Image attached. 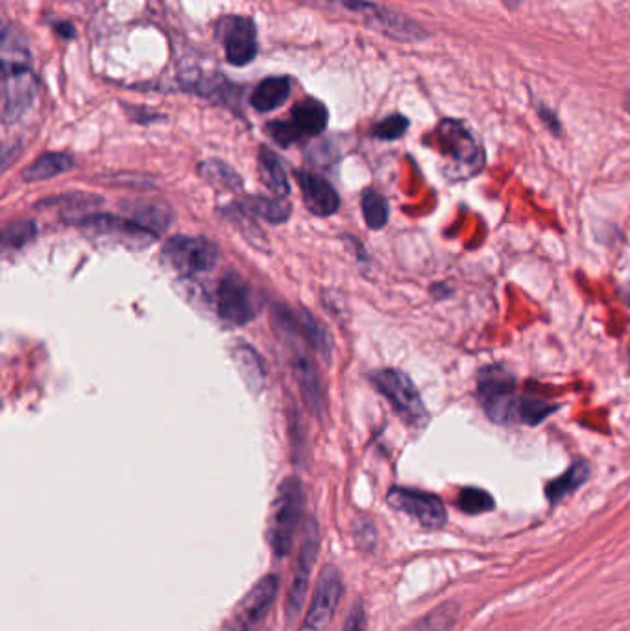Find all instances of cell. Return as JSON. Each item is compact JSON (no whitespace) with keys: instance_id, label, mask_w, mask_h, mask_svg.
Wrapping results in <instances>:
<instances>
[{"instance_id":"cell-1","label":"cell","mask_w":630,"mask_h":631,"mask_svg":"<svg viewBox=\"0 0 630 631\" xmlns=\"http://www.w3.org/2000/svg\"><path fill=\"white\" fill-rule=\"evenodd\" d=\"M479 397L488 418L506 426L538 425L559 407L514 392V381L501 367H487L479 375Z\"/></svg>"},{"instance_id":"cell-2","label":"cell","mask_w":630,"mask_h":631,"mask_svg":"<svg viewBox=\"0 0 630 631\" xmlns=\"http://www.w3.org/2000/svg\"><path fill=\"white\" fill-rule=\"evenodd\" d=\"M37 80L32 54L13 26L2 32V120L13 125L36 101Z\"/></svg>"},{"instance_id":"cell-3","label":"cell","mask_w":630,"mask_h":631,"mask_svg":"<svg viewBox=\"0 0 630 631\" xmlns=\"http://www.w3.org/2000/svg\"><path fill=\"white\" fill-rule=\"evenodd\" d=\"M302 2L322 12L350 17L351 21H358L366 28L375 30L396 42L417 43L429 36L423 26L415 23L412 19L405 17L401 13L393 12L375 2H366V0H302Z\"/></svg>"},{"instance_id":"cell-4","label":"cell","mask_w":630,"mask_h":631,"mask_svg":"<svg viewBox=\"0 0 630 631\" xmlns=\"http://www.w3.org/2000/svg\"><path fill=\"white\" fill-rule=\"evenodd\" d=\"M434 141L447 161V176L453 182L470 179L482 171L485 154L481 144L460 120H442L434 130Z\"/></svg>"},{"instance_id":"cell-5","label":"cell","mask_w":630,"mask_h":631,"mask_svg":"<svg viewBox=\"0 0 630 631\" xmlns=\"http://www.w3.org/2000/svg\"><path fill=\"white\" fill-rule=\"evenodd\" d=\"M302 515H304V488L296 477H289L278 488L268 523L267 539L273 556L278 558L289 556Z\"/></svg>"},{"instance_id":"cell-6","label":"cell","mask_w":630,"mask_h":631,"mask_svg":"<svg viewBox=\"0 0 630 631\" xmlns=\"http://www.w3.org/2000/svg\"><path fill=\"white\" fill-rule=\"evenodd\" d=\"M163 260L184 278L208 273L219 262V248L203 236L178 235L163 246Z\"/></svg>"},{"instance_id":"cell-7","label":"cell","mask_w":630,"mask_h":631,"mask_svg":"<svg viewBox=\"0 0 630 631\" xmlns=\"http://www.w3.org/2000/svg\"><path fill=\"white\" fill-rule=\"evenodd\" d=\"M372 383L383 396L387 397L388 401L393 402L394 410L409 425H422L428 419V410L423 405L422 396L409 375H405L399 370H380V372L372 373Z\"/></svg>"},{"instance_id":"cell-8","label":"cell","mask_w":630,"mask_h":631,"mask_svg":"<svg viewBox=\"0 0 630 631\" xmlns=\"http://www.w3.org/2000/svg\"><path fill=\"white\" fill-rule=\"evenodd\" d=\"M318 549H320V530H318V523H316L315 517H310L305 521L296 569H294L292 584L289 587V595H287L285 614L289 620L296 619L298 614L304 608Z\"/></svg>"},{"instance_id":"cell-9","label":"cell","mask_w":630,"mask_h":631,"mask_svg":"<svg viewBox=\"0 0 630 631\" xmlns=\"http://www.w3.org/2000/svg\"><path fill=\"white\" fill-rule=\"evenodd\" d=\"M280 591V579L276 574H267L259 580L254 589L244 596L233 611L232 617L222 626V631H252L267 617L268 611L276 603Z\"/></svg>"},{"instance_id":"cell-10","label":"cell","mask_w":630,"mask_h":631,"mask_svg":"<svg viewBox=\"0 0 630 631\" xmlns=\"http://www.w3.org/2000/svg\"><path fill=\"white\" fill-rule=\"evenodd\" d=\"M387 502L394 510L418 521L428 530H439L447 523L444 502L436 495L409 488H393L388 491Z\"/></svg>"},{"instance_id":"cell-11","label":"cell","mask_w":630,"mask_h":631,"mask_svg":"<svg viewBox=\"0 0 630 631\" xmlns=\"http://www.w3.org/2000/svg\"><path fill=\"white\" fill-rule=\"evenodd\" d=\"M219 36L226 59L235 67L252 63L259 52L257 28L254 19L246 15H226L219 23Z\"/></svg>"},{"instance_id":"cell-12","label":"cell","mask_w":630,"mask_h":631,"mask_svg":"<svg viewBox=\"0 0 630 631\" xmlns=\"http://www.w3.org/2000/svg\"><path fill=\"white\" fill-rule=\"evenodd\" d=\"M342 598V576L335 565H326L322 569L318 582H316L311 608L305 615L304 624L300 631H322L334 619L335 611L339 608Z\"/></svg>"},{"instance_id":"cell-13","label":"cell","mask_w":630,"mask_h":631,"mask_svg":"<svg viewBox=\"0 0 630 631\" xmlns=\"http://www.w3.org/2000/svg\"><path fill=\"white\" fill-rule=\"evenodd\" d=\"M217 313L226 324L246 325L254 319V302L248 284L237 276H226L217 290Z\"/></svg>"},{"instance_id":"cell-14","label":"cell","mask_w":630,"mask_h":631,"mask_svg":"<svg viewBox=\"0 0 630 631\" xmlns=\"http://www.w3.org/2000/svg\"><path fill=\"white\" fill-rule=\"evenodd\" d=\"M291 366L305 405L311 408V412L320 416L322 408H324L320 378L316 373L315 364L311 362L310 354L305 353L298 342L294 343V340L291 343Z\"/></svg>"},{"instance_id":"cell-15","label":"cell","mask_w":630,"mask_h":631,"mask_svg":"<svg viewBox=\"0 0 630 631\" xmlns=\"http://www.w3.org/2000/svg\"><path fill=\"white\" fill-rule=\"evenodd\" d=\"M298 185L304 196V203L316 217H331L339 211L340 200L337 190L326 179L313 172H296Z\"/></svg>"},{"instance_id":"cell-16","label":"cell","mask_w":630,"mask_h":631,"mask_svg":"<svg viewBox=\"0 0 630 631\" xmlns=\"http://www.w3.org/2000/svg\"><path fill=\"white\" fill-rule=\"evenodd\" d=\"M327 120H329L327 107L316 98H304L298 102L289 115V122L294 126L300 139L320 136L322 131L327 128Z\"/></svg>"},{"instance_id":"cell-17","label":"cell","mask_w":630,"mask_h":631,"mask_svg":"<svg viewBox=\"0 0 630 631\" xmlns=\"http://www.w3.org/2000/svg\"><path fill=\"white\" fill-rule=\"evenodd\" d=\"M292 83L289 77H270L262 80L250 96V104L256 112L268 113L283 106L291 96Z\"/></svg>"},{"instance_id":"cell-18","label":"cell","mask_w":630,"mask_h":631,"mask_svg":"<svg viewBox=\"0 0 630 631\" xmlns=\"http://www.w3.org/2000/svg\"><path fill=\"white\" fill-rule=\"evenodd\" d=\"M257 171L261 177V184L267 187L272 195L285 198L289 195V177L285 168L281 165L280 157L273 154L272 150L267 147L259 148V157H257Z\"/></svg>"},{"instance_id":"cell-19","label":"cell","mask_w":630,"mask_h":631,"mask_svg":"<svg viewBox=\"0 0 630 631\" xmlns=\"http://www.w3.org/2000/svg\"><path fill=\"white\" fill-rule=\"evenodd\" d=\"M74 168V157L69 154H60V152H48L37 157L31 166H26L23 172V179L26 184H37V182H45V179H52V177L66 174V172Z\"/></svg>"},{"instance_id":"cell-20","label":"cell","mask_w":630,"mask_h":631,"mask_svg":"<svg viewBox=\"0 0 630 631\" xmlns=\"http://www.w3.org/2000/svg\"><path fill=\"white\" fill-rule=\"evenodd\" d=\"M588 464L586 461H575L564 475H560L559 478H555L553 482L547 484V501L551 502V504H559L565 495L579 490L588 480Z\"/></svg>"},{"instance_id":"cell-21","label":"cell","mask_w":630,"mask_h":631,"mask_svg":"<svg viewBox=\"0 0 630 631\" xmlns=\"http://www.w3.org/2000/svg\"><path fill=\"white\" fill-rule=\"evenodd\" d=\"M246 211L256 214L259 219L267 220L270 224H283L291 217V203L285 198H267V196H254L244 201Z\"/></svg>"},{"instance_id":"cell-22","label":"cell","mask_w":630,"mask_h":631,"mask_svg":"<svg viewBox=\"0 0 630 631\" xmlns=\"http://www.w3.org/2000/svg\"><path fill=\"white\" fill-rule=\"evenodd\" d=\"M458 614L460 609L457 603H444L428 615H423L422 619H418L405 631H452L457 624Z\"/></svg>"},{"instance_id":"cell-23","label":"cell","mask_w":630,"mask_h":631,"mask_svg":"<svg viewBox=\"0 0 630 631\" xmlns=\"http://www.w3.org/2000/svg\"><path fill=\"white\" fill-rule=\"evenodd\" d=\"M235 364L243 375L244 383L248 384V388L259 394L265 388V370L256 351L246 346H238L235 349Z\"/></svg>"},{"instance_id":"cell-24","label":"cell","mask_w":630,"mask_h":631,"mask_svg":"<svg viewBox=\"0 0 630 631\" xmlns=\"http://www.w3.org/2000/svg\"><path fill=\"white\" fill-rule=\"evenodd\" d=\"M361 209H363L364 222L370 230H383L388 222V201L385 196L377 192V190H366L361 200Z\"/></svg>"},{"instance_id":"cell-25","label":"cell","mask_w":630,"mask_h":631,"mask_svg":"<svg viewBox=\"0 0 630 631\" xmlns=\"http://www.w3.org/2000/svg\"><path fill=\"white\" fill-rule=\"evenodd\" d=\"M200 174H202V177H206L208 182L222 185L224 189H243V179H241V176H238L237 172L233 171L232 166L222 163V161H203L202 165H200Z\"/></svg>"},{"instance_id":"cell-26","label":"cell","mask_w":630,"mask_h":631,"mask_svg":"<svg viewBox=\"0 0 630 631\" xmlns=\"http://www.w3.org/2000/svg\"><path fill=\"white\" fill-rule=\"evenodd\" d=\"M457 507L468 515H481L495 507L494 496L479 488H464L457 496Z\"/></svg>"},{"instance_id":"cell-27","label":"cell","mask_w":630,"mask_h":631,"mask_svg":"<svg viewBox=\"0 0 630 631\" xmlns=\"http://www.w3.org/2000/svg\"><path fill=\"white\" fill-rule=\"evenodd\" d=\"M298 322H300V329L307 338V342L313 346L316 353L320 354L322 359H331V338L326 330L322 329V325L307 313L302 314Z\"/></svg>"},{"instance_id":"cell-28","label":"cell","mask_w":630,"mask_h":631,"mask_svg":"<svg viewBox=\"0 0 630 631\" xmlns=\"http://www.w3.org/2000/svg\"><path fill=\"white\" fill-rule=\"evenodd\" d=\"M407 130H409V118L396 113L377 122L372 130V136L380 141H396L399 137H404Z\"/></svg>"},{"instance_id":"cell-29","label":"cell","mask_w":630,"mask_h":631,"mask_svg":"<svg viewBox=\"0 0 630 631\" xmlns=\"http://www.w3.org/2000/svg\"><path fill=\"white\" fill-rule=\"evenodd\" d=\"M34 236H36V224L32 220H21V222L8 225L2 241H4V248L19 249L23 248L24 244L31 243Z\"/></svg>"},{"instance_id":"cell-30","label":"cell","mask_w":630,"mask_h":631,"mask_svg":"<svg viewBox=\"0 0 630 631\" xmlns=\"http://www.w3.org/2000/svg\"><path fill=\"white\" fill-rule=\"evenodd\" d=\"M353 536H355V544L359 549L363 550L364 554H372L375 547H377V531L372 521L366 517H359L353 523Z\"/></svg>"},{"instance_id":"cell-31","label":"cell","mask_w":630,"mask_h":631,"mask_svg":"<svg viewBox=\"0 0 630 631\" xmlns=\"http://www.w3.org/2000/svg\"><path fill=\"white\" fill-rule=\"evenodd\" d=\"M265 131H267L273 142H278V144L283 148L302 141L300 136H298V131L294 130V126L289 122V118H287V120H270V122L265 126Z\"/></svg>"},{"instance_id":"cell-32","label":"cell","mask_w":630,"mask_h":631,"mask_svg":"<svg viewBox=\"0 0 630 631\" xmlns=\"http://www.w3.org/2000/svg\"><path fill=\"white\" fill-rule=\"evenodd\" d=\"M369 620L364 611L363 603L353 604L346 619L345 631H366Z\"/></svg>"},{"instance_id":"cell-33","label":"cell","mask_w":630,"mask_h":631,"mask_svg":"<svg viewBox=\"0 0 630 631\" xmlns=\"http://www.w3.org/2000/svg\"><path fill=\"white\" fill-rule=\"evenodd\" d=\"M52 26L54 30H56V34H60L63 39H72V37L77 36V30H74L71 23L58 21V23H54Z\"/></svg>"},{"instance_id":"cell-34","label":"cell","mask_w":630,"mask_h":631,"mask_svg":"<svg viewBox=\"0 0 630 631\" xmlns=\"http://www.w3.org/2000/svg\"><path fill=\"white\" fill-rule=\"evenodd\" d=\"M625 109L630 113V91L627 93V98H625Z\"/></svg>"}]
</instances>
